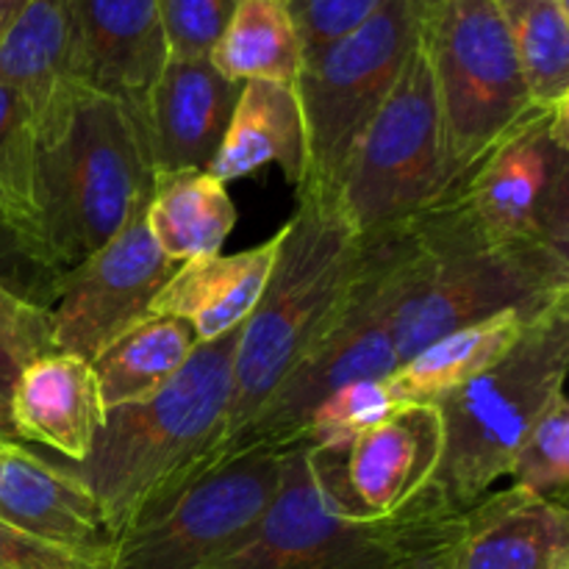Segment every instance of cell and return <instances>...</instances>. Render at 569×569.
I'll use <instances>...</instances> for the list:
<instances>
[{
	"instance_id": "obj_21",
	"label": "cell",
	"mask_w": 569,
	"mask_h": 569,
	"mask_svg": "<svg viewBox=\"0 0 569 569\" xmlns=\"http://www.w3.org/2000/svg\"><path fill=\"white\" fill-rule=\"evenodd\" d=\"M0 520L72 548H111L98 509L70 467L50 465L14 439H0Z\"/></svg>"
},
{
	"instance_id": "obj_4",
	"label": "cell",
	"mask_w": 569,
	"mask_h": 569,
	"mask_svg": "<svg viewBox=\"0 0 569 569\" xmlns=\"http://www.w3.org/2000/svg\"><path fill=\"white\" fill-rule=\"evenodd\" d=\"M406 226L417 259L392 322L398 365L450 331L503 311L537 320L569 300V259L492 242L448 192Z\"/></svg>"
},
{
	"instance_id": "obj_6",
	"label": "cell",
	"mask_w": 569,
	"mask_h": 569,
	"mask_svg": "<svg viewBox=\"0 0 569 569\" xmlns=\"http://www.w3.org/2000/svg\"><path fill=\"white\" fill-rule=\"evenodd\" d=\"M153 176L137 120L117 100L87 89L64 133L39 150L44 248L61 276L126 226Z\"/></svg>"
},
{
	"instance_id": "obj_17",
	"label": "cell",
	"mask_w": 569,
	"mask_h": 569,
	"mask_svg": "<svg viewBox=\"0 0 569 569\" xmlns=\"http://www.w3.org/2000/svg\"><path fill=\"white\" fill-rule=\"evenodd\" d=\"M437 569H569L567 503L517 487L483 495Z\"/></svg>"
},
{
	"instance_id": "obj_18",
	"label": "cell",
	"mask_w": 569,
	"mask_h": 569,
	"mask_svg": "<svg viewBox=\"0 0 569 569\" xmlns=\"http://www.w3.org/2000/svg\"><path fill=\"white\" fill-rule=\"evenodd\" d=\"M242 83L228 81L209 59H170L150 92L144 117L153 172L206 170L214 159Z\"/></svg>"
},
{
	"instance_id": "obj_7",
	"label": "cell",
	"mask_w": 569,
	"mask_h": 569,
	"mask_svg": "<svg viewBox=\"0 0 569 569\" xmlns=\"http://www.w3.org/2000/svg\"><path fill=\"white\" fill-rule=\"evenodd\" d=\"M415 259L409 226L365 239L361 264L328 331L220 459L253 442L295 448L311 409L328 392L356 378H387L398 370L392 322L409 292Z\"/></svg>"
},
{
	"instance_id": "obj_33",
	"label": "cell",
	"mask_w": 569,
	"mask_h": 569,
	"mask_svg": "<svg viewBox=\"0 0 569 569\" xmlns=\"http://www.w3.org/2000/svg\"><path fill=\"white\" fill-rule=\"evenodd\" d=\"M0 569H111V548H72L0 520Z\"/></svg>"
},
{
	"instance_id": "obj_28",
	"label": "cell",
	"mask_w": 569,
	"mask_h": 569,
	"mask_svg": "<svg viewBox=\"0 0 569 569\" xmlns=\"http://www.w3.org/2000/svg\"><path fill=\"white\" fill-rule=\"evenodd\" d=\"M0 211L50 261L39 200V142L26 106L6 83H0Z\"/></svg>"
},
{
	"instance_id": "obj_30",
	"label": "cell",
	"mask_w": 569,
	"mask_h": 569,
	"mask_svg": "<svg viewBox=\"0 0 569 569\" xmlns=\"http://www.w3.org/2000/svg\"><path fill=\"white\" fill-rule=\"evenodd\" d=\"M511 487L526 489L537 498L567 503L569 483V403L561 392L548 409L539 415L531 431L526 433L511 461Z\"/></svg>"
},
{
	"instance_id": "obj_15",
	"label": "cell",
	"mask_w": 569,
	"mask_h": 569,
	"mask_svg": "<svg viewBox=\"0 0 569 569\" xmlns=\"http://www.w3.org/2000/svg\"><path fill=\"white\" fill-rule=\"evenodd\" d=\"M437 406H400L342 448V483L361 520H387L431 487L442 461Z\"/></svg>"
},
{
	"instance_id": "obj_5",
	"label": "cell",
	"mask_w": 569,
	"mask_h": 569,
	"mask_svg": "<svg viewBox=\"0 0 569 569\" xmlns=\"http://www.w3.org/2000/svg\"><path fill=\"white\" fill-rule=\"evenodd\" d=\"M569 300L539 315L487 372L437 403L442 461L431 487L467 511L509 478L511 461L545 409L567 392Z\"/></svg>"
},
{
	"instance_id": "obj_29",
	"label": "cell",
	"mask_w": 569,
	"mask_h": 569,
	"mask_svg": "<svg viewBox=\"0 0 569 569\" xmlns=\"http://www.w3.org/2000/svg\"><path fill=\"white\" fill-rule=\"evenodd\" d=\"M400 400L387 378H356L328 392L311 409L300 445L317 450H342L367 428L378 426L400 409Z\"/></svg>"
},
{
	"instance_id": "obj_2",
	"label": "cell",
	"mask_w": 569,
	"mask_h": 569,
	"mask_svg": "<svg viewBox=\"0 0 569 569\" xmlns=\"http://www.w3.org/2000/svg\"><path fill=\"white\" fill-rule=\"evenodd\" d=\"M461 515L428 487L398 515L361 520L345 495L342 450L295 445L261 520L211 569H437Z\"/></svg>"
},
{
	"instance_id": "obj_26",
	"label": "cell",
	"mask_w": 569,
	"mask_h": 569,
	"mask_svg": "<svg viewBox=\"0 0 569 569\" xmlns=\"http://www.w3.org/2000/svg\"><path fill=\"white\" fill-rule=\"evenodd\" d=\"M209 61L228 81L295 83L303 48L283 0H237Z\"/></svg>"
},
{
	"instance_id": "obj_34",
	"label": "cell",
	"mask_w": 569,
	"mask_h": 569,
	"mask_svg": "<svg viewBox=\"0 0 569 569\" xmlns=\"http://www.w3.org/2000/svg\"><path fill=\"white\" fill-rule=\"evenodd\" d=\"M283 3H287L306 56L359 28L389 0H283Z\"/></svg>"
},
{
	"instance_id": "obj_12",
	"label": "cell",
	"mask_w": 569,
	"mask_h": 569,
	"mask_svg": "<svg viewBox=\"0 0 569 569\" xmlns=\"http://www.w3.org/2000/svg\"><path fill=\"white\" fill-rule=\"evenodd\" d=\"M292 448L242 445L111 545V569H211L276 498Z\"/></svg>"
},
{
	"instance_id": "obj_19",
	"label": "cell",
	"mask_w": 569,
	"mask_h": 569,
	"mask_svg": "<svg viewBox=\"0 0 569 569\" xmlns=\"http://www.w3.org/2000/svg\"><path fill=\"white\" fill-rule=\"evenodd\" d=\"M103 420L106 406L87 359L53 350L22 365L11 392L17 439L44 445L81 465L92 453Z\"/></svg>"
},
{
	"instance_id": "obj_9",
	"label": "cell",
	"mask_w": 569,
	"mask_h": 569,
	"mask_svg": "<svg viewBox=\"0 0 569 569\" xmlns=\"http://www.w3.org/2000/svg\"><path fill=\"white\" fill-rule=\"evenodd\" d=\"M453 183L442 109L422 39L350 153L337 209L356 237L406 226Z\"/></svg>"
},
{
	"instance_id": "obj_23",
	"label": "cell",
	"mask_w": 569,
	"mask_h": 569,
	"mask_svg": "<svg viewBox=\"0 0 569 569\" xmlns=\"http://www.w3.org/2000/svg\"><path fill=\"white\" fill-rule=\"evenodd\" d=\"M144 226L156 248L183 264L198 256L220 253L237 226V206L228 187L209 170L156 172Z\"/></svg>"
},
{
	"instance_id": "obj_16",
	"label": "cell",
	"mask_w": 569,
	"mask_h": 569,
	"mask_svg": "<svg viewBox=\"0 0 569 569\" xmlns=\"http://www.w3.org/2000/svg\"><path fill=\"white\" fill-rule=\"evenodd\" d=\"M0 83L26 106L39 150L50 148L87 92L72 56L70 0H22L0 31Z\"/></svg>"
},
{
	"instance_id": "obj_11",
	"label": "cell",
	"mask_w": 569,
	"mask_h": 569,
	"mask_svg": "<svg viewBox=\"0 0 569 569\" xmlns=\"http://www.w3.org/2000/svg\"><path fill=\"white\" fill-rule=\"evenodd\" d=\"M445 192L492 242L569 259V106H531Z\"/></svg>"
},
{
	"instance_id": "obj_13",
	"label": "cell",
	"mask_w": 569,
	"mask_h": 569,
	"mask_svg": "<svg viewBox=\"0 0 569 569\" xmlns=\"http://www.w3.org/2000/svg\"><path fill=\"white\" fill-rule=\"evenodd\" d=\"M148 198L139 200L126 226L103 248L64 276L50 309L53 350L92 361L150 315L156 295L178 264L156 248L144 226Z\"/></svg>"
},
{
	"instance_id": "obj_22",
	"label": "cell",
	"mask_w": 569,
	"mask_h": 569,
	"mask_svg": "<svg viewBox=\"0 0 569 569\" xmlns=\"http://www.w3.org/2000/svg\"><path fill=\"white\" fill-rule=\"evenodd\" d=\"M267 164H278L295 192L306 176V131L295 83L244 81L226 137L206 170L228 187Z\"/></svg>"
},
{
	"instance_id": "obj_10",
	"label": "cell",
	"mask_w": 569,
	"mask_h": 569,
	"mask_svg": "<svg viewBox=\"0 0 569 569\" xmlns=\"http://www.w3.org/2000/svg\"><path fill=\"white\" fill-rule=\"evenodd\" d=\"M422 50L456 181L533 103L498 0H428Z\"/></svg>"
},
{
	"instance_id": "obj_32",
	"label": "cell",
	"mask_w": 569,
	"mask_h": 569,
	"mask_svg": "<svg viewBox=\"0 0 569 569\" xmlns=\"http://www.w3.org/2000/svg\"><path fill=\"white\" fill-rule=\"evenodd\" d=\"M61 283L64 276L37 248H31L0 211V287L50 311L59 298Z\"/></svg>"
},
{
	"instance_id": "obj_14",
	"label": "cell",
	"mask_w": 569,
	"mask_h": 569,
	"mask_svg": "<svg viewBox=\"0 0 569 569\" xmlns=\"http://www.w3.org/2000/svg\"><path fill=\"white\" fill-rule=\"evenodd\" d=\"M70 22L81 87L117 100L144 133L150 92L170 61L156 0H70Z\"/></svg>"
},
{
	"instance_id": "obj_20",
	"label": "cell",
	"mask_w": 569,
	"mask_h": 569,
	"mask_svg": "<svg viewBox=\"0 0 569 569\" xmlns=\"http://www.w3.org/2000/svg\"><path fill=\"white\" fill-rule=\"evenodd\" d=\"M281 242L283 228L242 253L183 261L156 295L150 315H170L189 322L198 342H214L237 331L253 315L281 253Z\"/></svg>"
},
{
	"instance_id": "obj_8",
	"label": "cell",
	"mask_w": 569,
	"mask_h": 569,
	"mask_svg": "<svg viewBox=\"0 0 569 569\" xmlns=\"http://www.w3.org/2000/svg\"><path fill=\"white\" fill-rule=\"evenodd\" d=\"M428 0H389L345 37L311 50L295 78L306 131L298 192L337 198L350 153L422 39Z\"/></svg>"
},
{
	"instance_id": "obj_36",
	"label": "cell",
	"mask_w": 569,
	"mask_h": 569,
	"mask_svg": "<svg viewBox=\"0 0 569 569\" xmlns=\"http://www.w3.org/2000/svg\"><path fill=\"white\" fill-rule=\"evenodd\" d=\"M22 365L0 345V439H14V426H11V392H14L17 376Z\"/></svg>"
},
{
	"instance_id": "obj_27",
	"label": "cell",
	"mask_w": 569,
	"mask_h": 569,
	"mask_svg": "<svg viewBox=\"0 0 569 569\" xmlns=\"http://www.w3.org/2000/svg\"><path fill=\"white\" fill-rule=\"evenodd\" d=\"M533 106H569V3L498 0Z\"/></svg>"
},
{
	"instance_id": "obj_1",
	"label": "cell",
	"mask_w": 569,
	"mask_h": 569,
	"mask_svg": "<svg viewBox=\"0 0 569 569\" xmlns=\"http://www.w3.org/2000/svg\"><path fill=\"white\" fill-rule=\"evenodd\" d=\"M239 331L200 342L153 398L106 409L94 448L70 465L111 545L194 476L217 465L233 395Z\"/></svg>"
},
{
	"instance_id": "obj_31",
	"label": "cell",
	"mask_w": 569,
	"mask_h": 569,
	"mask_svg": "<svg viewBox=\"0 0 569 569\" xmlns=\"http://www.w3.org/2000/svg\"><path fill=\"white\" fill-rule=\"evenodd\" d=\"M170 59H209L237 0H156Z\"/></svg>"
},
{
	"instance_id": "obj_3",
	"label": "cell",
	"mask_w": 569,
	"mask_h": 569,
	"mask_svg": "<svg viewBox=\"0 0 569 569\" xmlns=\"http://www.w3.org/2000/svg\"><path fill=\"white\" fill-rule=\"evenodd\" d=\"M361 253L365 239L345 222L337 200L298 192L270 281L239 331L231 409L217 461L317 348L353 283Z\"/></svg>"
},
{
	"instance_id": "obj_25",
	"label": "cell",
	"mask_w": 569,
	"mask_h": 569,
	"mask_svg": "<svg viewBox=\"0 0 569 569\" xmlns=\"http://www.w3.org/2000/svg\"><path fill=\"white\" fill-rule=\"evenodd\" d=\"M198 345L189 322L170 315H148L128 328L89 361L106 409L153 398L187 367Z\"/></svg>"
},
{
	"instance_id": "obj_24",
	"label": "cell",
	"mask_w": 569,
	"mask_h": 569,
	"mask_svg": "<svg viewBox=\"0 0 569 569\" xmlns=\"http://www.w3.org/2000/svg\"><path fill=\"white\" fill-rule=\"evenodd\" d=\"M528 322L531 320L517 311H503V315L489 317L476 326L445 333L417 350L403 365H398V370L387 376L389 387L395 389L403 406H437L439 400L503 359L506 350L520 339Z\"/></svg>"
},
{
	"instance_id": "obj_37",
	"label": "cell",
	"mask_w": 569,
	"mask_h": 569,
	"mask_svg": "<svg viewBox=\"0 0 569 569\" xmlns=\"http://www.w3.org/2000/svg\"><path fill=\"white\" fill-rule=\"evenodd\" d=\"M20 6H22V0H0V31H3L6 22L11 20V14H14Z\"/></svg>"
},
{
	"instance_id": "obj_35",
	"label": "cell",
	"mask_w": 569,
	"mask_h": 569,
	"mask_svg": "<svg viewBox=\"0 0 569 569\" xmlns=\"http://www.w3.org/2000/svg\"><path fill=\"white\" fill-rule=\"evenodd\" d=\"M0 345L14 356L20 365L53 353L50 337V311L17 298L6 287H0Z\"/></svg>"
}]
</instances>
